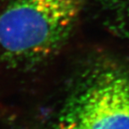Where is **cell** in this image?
I'll return each mask as SVG.
<instances>
[{
  "label": "cell",
  "mask_w": 129,
  "mask_h": 129,
  "mask_svg": "<svg viewBox=\"0 0 129 129\" xmlns=\"http://www.w3.org/2000/svg\"><path fill=\"white\" fill-rule=\"evenodd\" d=\"M48 129H129V67L111 60L85 67Z\"/></svg>",
  "instance_id": "obj_2"
},
{
  "label": "cell",
  "mask_w": 129,
  "mask_h": 129,
  "mask_svg": "<svg viewBox=\"0 0 129 129\" xmlns=\"http://www.w3.org/2000/svg\"><path fill=\"white\" fill-rule=\"evenodd\" d=\"M86 1L10 0L0 12V70H28L56 56Z\"/></svg>",
  "instance_id": "obj_1"
},
{
  "label": "cell",
  "mask_w": 129,
  "mask_h": 129,
  "mask_svg": "<svg viewBox=\"0 0 129 129\" xmlns=\"http://www.w3.org/2000/svg\"><path fill=\"white\" fill-rule=\"evenodd\" d=\"M101 11L107 28L129 42V0H101Z\"/></svg>",
  "instance_id": "obj_3"
}]
</instances>
